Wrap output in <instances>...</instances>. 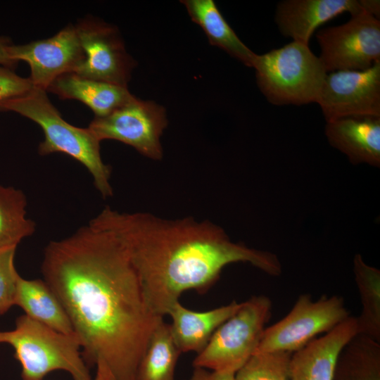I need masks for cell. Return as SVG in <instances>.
I'll list each match as a JSON object with an SVG mask.
<instances>
[{
  "mask_svg": "<svg viewBox=\"0 0 380 380\" xmlns=\"http://www.w3.org/2000/svg\"><path fill=\"white\" fill-rule=\"evenodd\" d=\"M167 124L163 106L134 96L110 114L95 117L88 128L100 141H119L144 156L160 160L163 156L160 137Z\"/></svg>",
  "mask_w": 380,
  "mask_h": 380,
  "instance_id": "cell-8",
  "label": "cell"
},
{
  "mask_svg": "<svg viewBox=\"0 0 380 380\" xmlns=\"http://www.w3.org/2000/svg\"><path fill=\"white\" fill-rule=\"evenodd\" d=\"M327 72L364 70L380 62V20L363 10L316 34Z\"/></svg>",
  "mask_w": 380,
  "mask_h": 380,
  "instance_id": "cell-9",
  "label": "cell"
},
{
  "mask_svg": "<svg viewBox=\"0 0 380 380\" xmlns=\"http://www.w3.org/2000/svg\"><path fill=\"white\" fill-rule=\"evenodd\" d=\"M0 110L17 113L40 126L44 139L38 147L39 155L60 152L73 158L88 170L103 198L113 195L111 167L101 158V141L88 127H77L63 120L46 91L34 87L23 96L0 101Z\"/></svg>",
  "mask_w": 380,
  "mask_h": 380,
  "instance_id": "cell-3",
  "label": "cell"
},
{
  "mask_svg": "<svg viewBox=\"0 0 380 380\" xmlns=\"http://www.w3.org/2000/svg\"><path fill=\"white\" fill-rule=\"evenodd\" d=\"M16 248V246L0 247V316L14 305L17 283L20 276L14 263Z\"/></svg>",
  "mask_w": 380,
  "mask_h": 380,
  "instance_id": "cell-25",
  "label": "cell"
},
{
  "mask_svg": "<svg viewBox=\"0 0 380 380\" xmlns=\"http://www.w3.org/2000/svg\"><path fill=\"white\" fill-rule=\"evenodd\" d=\"M361 11L357 0H286L277 4L274 20L284 37L309 44L323 23L343 13L352 15Z\"/></svg>",
  "mask_w": 380,
  "mask_h": 380,
  "instance_id": "cell-14",
  "label": "cell"
},
{
  "mask_svg": "<svg viewBox=\"0 0 380 380\" xmlns=\"http://www.w3.org/2000/svg\"><path fill=\"white\" fill-rule=\"evenodd\" d=\"M180 354L173 340L170 324L162 319L150 337L135 380H175V367Z\"/></svg>",
  "mask_w": 380,
  "mask_h": 380,
  "instance_id": "cell-21",
  "label": "cell"
},
{
  "mask_svg": "<svg viewBox=\"0 0 380 380\" xmlns=\"http://www.w3.org/2000/svg\"><path fill=\"white\" fill-rule=\"evenodd\" d=\"M253 68L260 90L277 106L317 103L328 74L309 44L295 41L257 54Z\"/></svg>",
  "mask_w": 380,
  "mask_h": 380,
  "instance_id": "cell-5",
  "label": "cell"
},
{
  "mask_svg": "<svg viewBox=\"0 0 380 380\" xmlns=\"http://www.w3.org/2000/svg\"><path fill=\"white\" fill-rule=\"evenodd\" d=\"M27 198L20 189L0 184V247L18 246L36 230L26 217Z\"/></svg>",
  "mask_w": 380,
  "mask_h": 380,
  "instance_id": "cell-23",
  "label": "cell"
},
{
  "mask_svg": "<svg viewBox=\"0 0 380 380\" xmlns=\"http://www.w3.org/2000/svg\"><path fill=\"white\" fill-rule=\"evenodd\" d=\"M91 220L122 241L148 306L160 317L186 291L206 292L229 264L246 262L270 276L281 274L274 253L234 242L222 227L206 220L165 219L107 205Z\"/></svg>",
  "mask_w": 380,
  "mask_h": 380,
  "instance_id": "cell-2",
  "label": "cell"
},
{
  "mask_svg": "<svg viewBox=\"0 0 380 380\" xmlns=\"http://www.w3.org/2000/svg\"><path fill=\"white\" fill-rule=\"evenodd\" d=\"M241 303L233 300L221 307L196 312L184 307L179 301L168 312L173 340L181 353H200L208 344L216 329L240 307Z\"/></svg>",
  "mask_w": 380,
  "mask_h": 380,
  "instance_id": "cell-16",
  "label": "cell"
},
{
  "mask_svg": "<svg viewBox=\"0 0 380 380\" xmlns=\"http://www.w3.org/2000/svg\"><path fill=\"white\" fill-rule=\"evenodd\" d=\"M191 380H235L234 373L194 367Z\"/></svg>",
  "mask_w": 380,
  "mask_h": 380,
  "instance_id": "cell-27",
  "label": "cell"
},
{
  "mask_svg": "<svg viewBox=\"0 0 380 380\" xmlns=\"http://www.w3.org/2000/svg\"><path fill=\"white\" fill-rule=\"evenodd\" d=\"M1 343L13 348L23 380H43L57 370L67 372L72 380H92L75 333L59 332L24 314L13 329L0 331Z\"/></svg>",
  "mask_w": 380,
  "mask_h": 380,
  "instance_id": "cell-4",
  "label": "cell"
},
{
  "mask_svg": "<svg viewBox=\"0 0 380 380\" xmlns=\"http://www.w3.org/2000/svg\"><path fill=\"white\" fill-rule=\"evenodd\" d=\"M41 270L71 321L87 366L102 361L117 380H135L150 337L163 319L148 306L119 237L91 220L47 244Z\"/></svg>",
  "mask_w": 380,
  "mask_h": 380,
  "instance_id": "cell-1",
  "label": "cell"
},
{
  "mask_svg": "<svg viewBox=\"0 0 380 380\" xmlns=\"http://www.w3.org/2000/svg\"><path fill=\"white\" fill-rule=\"evenodd\" d=\"M84 59L75 72L104 82L127 87L135 61L125 50L114 26L94 18H85L75 25Z\"/></svg>",
  "mask_w": 380,
  "mask_h": 380,
  "instance_id": "cell-10",
  "label": "cell"
},
{
  "mask_svg": "<svg viewBox=\"0 0 380 380\" xmlns=\"http://www.w3.org/2000/svg\"><path fill=\"white\" fill-rule=\"evenodd\" d=\"M9 57L27 62L34 87L46 91L59 76L75 72L84 59L75 26L70 25L54 36L23 45L11 44Z\"/></svg>",
  "mask_w": 380,
  "mask_h": 380,
  "instance_id": "cell-12",
  "label": "cell"
},
{
  "mask_svg": "<svg viewBox=\"0 0 380 380\" xmlns=\"http://www.w3.org/2000/svg\"><path fill=\"white\" fill-rule=\"evenodd\" d=\"M357 334L356 317L349 316L333 329L293 353L290 380H334L338 357Z\"/></svg>",
  "mask_w": 380,
  "mask_h": 380,
  "instance_id": "cell-13",
  "label": "cell"
},
{
  "mask_svg": "<svg viewBox=\"0 0 380 380\" xmlns=\"http://www.w3.org/2000/svg\"><path fill=\"white\" fill-rule=\"evenodd\" d=\"M14 305L25 315L56 331L73 334L71 321L61 302L44 279L19 277Z\"/></svg>",
  "mask_w": 380,
  "mask_h": 380,
  "instance_id": "cell-18",
  "label": "cell"
},
{
  "mask_svg": "<svg viewBox=\"0 0 380 380\" xmlns=\"http://www.w3.org/2000/svg\"><path fill=\"white\" fill-rule=\"evenodd\" d=\"M11 44L8 37H0V65L9 68L17 64V62L11 59L8 53V49Z\"/></svg>",
  "mask_w": 380,
  "mask_h": 380,
  "instance_id": "cell-28",
  "label": "cell"
},
{
  "mask_svg": "<svg viewBox=\"0 0 380 380\" xmlns=\"http://www.w3.org/2000/svg\"><path fill=\"white\" fill-rule=\"evenodd\" d=\"M33 88L29 77H22L0 65V101L23 96Z\"/></svg>",
  "mask_w": 380,
  "mask_h": 380,
  "instance_id": "cell-26",
  "label": "cell"
},
{
  "mask_svg": "<svg viewBox=\"0 0 380 380\" xmlns=\"http://www.w3.org/2000/svg\"><path fill=\"white\" fill-rule=\"evenodd\" d=\"M96 366V372L93 380H117L106 363L99 361Z\"/></svg>",
  "mask_w": 380,
  "mask_h": 380,
  "instance_id": "cell-30",
  "label": "cell"
},
{
  "mask_svg": "<svg viewBox=\"0 0 380 380\" xmlns=\"http://www.w3.org/2000/svg\"><path fill=\"white\" fill-rule=\"evenodd\" d=\"M361 8L377 20L380 17V1L379 0H359Z\"/></svg>",
  "mask_w": 380,
  "mask_h": 380,
  "instance_id": "cell-29",
  "label": "cell"
},
{
  "mask_svg": "<svg viewBox=\"0 0 380 380\" xmlns=\"http://www.w3.org/2000/svg\"><path fill=\"white\" fill-rule=\"evenodd\" d=\"M334 380H380V343L357 334L341 351Z\"/></svg>",
  "mask_w": 380,
  "mask_h": 380,
  "instance_id": "cell-20",
  "label": "cell"
},
{
  "mask_svg": "<svg viewBox=\"0 0 380 380\" xmlns=\"http://www.w3.org/2000/svg\"><path fill=\"white\" fill-rule=\"evenodd\" d=\"M349 316L341 296H322L313 301L310 294H302L284 317L265 329L254 353L270 351L293 353L317 335L333 329Z\"/></svg>",
  "mask_w": 380,
  "mask_h": 380,
  "instance_id": "cell-7",
  "label": "cell"
},
{
  "mask_svg": "<svg viewBox=\"0 0 380 380\" xmlns=\"http://www.w3.org/2000/svg\"><path fill=\"white\" fill-rule=\"evenodd\" d=\"M317 103L326 122L342 118H380V62L364 70L327 74Z\"/></svg>",
  "mask_w": 380,
  "mask_h": 380,
  "instance_id": "cell-11",
  "label": "cell"
},
{
  "mask_svg": "<svg viewBox=\"0 0 380 380\" xmlns=\"http://www.w3.org/2000/svg\"><path fill=\"white\" fill-rule=\"evenodd\" d=\"M181 2L192 21L204 31L210 44L218 46L245 65L253 68L257 54L239 38L213 0H184Z\"/></svg>",
  "mask_w": 380,
  "mask_h": 380,
  "instance_id": "cell-19",
  "label": "cell"
},
{
  "mask_svg": "<svg viewBox=\"0 0 380 380\" xmlns=\"http://www.w3.org/2000/svg\"><path fill=\"white\" fill-rule=\"evenodd\" d=\"M61 99H76L87 106L95 117H104L133 96L127 87L85 78L70 72L57 77L47 90Z\"/></svg>",
  "mask_w": 380,
  "mask_h": 380,
  "instance_id": "cell-17",
  "label": "cell"
},
{
  "mask_svg": "<svg viewBox=\"0 0 380 380\" xmlns=\"http://www.w3.org/2000/svg\"><path fill=\"white\" fill-rule=\"evenodd\" d=\"M325 134L331 146L353 164L380 166V118H342L327 122Z\"/></svg>",
  "mask_w": 380,
  "mask_h": 380,
  "instance_id": "cell-15",
  "label": "cell"
},
{
  "mask_svg": "<svg viewBox=\"0 0 380 380\" xmlns=\"http://www.w3.org/2000/svg\"><path fill=\"white\" fill-rule=\"evenodd\" d=\"M292 354L284 351L254 353L235 372V380H290Z\"/></svg>",
  "mask_w": 380,
  "mask_h": 380,
  "instance_id": "cell-24",
  "label": "cell"
},
{
  "mask_svg": "<svg viewBox=\"0 0 380 380\" xmlns=\"http://www.w3.org/2000/svg\"><path fill=\"white\" fill-rule=\"evenodd\" d=\"M353 272L362 303V311L355 317L357 334L380 343V270L367 264L360 254H356Z\"/></svg>",
  "mask_w": 380,
  "mask_h": 380,
  "instance_id": "cell-22",
  "label": "cell"
},
{
  "mask_svg": "<svg viewBox=\"0 0 380 380\" xmlns=\"http://www.w3.org/2000/svg\"><path fill=\"white\" fill-rule=\"evenodd\" d=\"M272 303L266 296H254L214 332L193 362L194 367L234 373L255 353L266 328Z\"/></svg>",
  "mask_w": 380,
  "mask_h": 380,
  "instance_id": "cell-6",
  "label": "cell"
}]
</instances>
